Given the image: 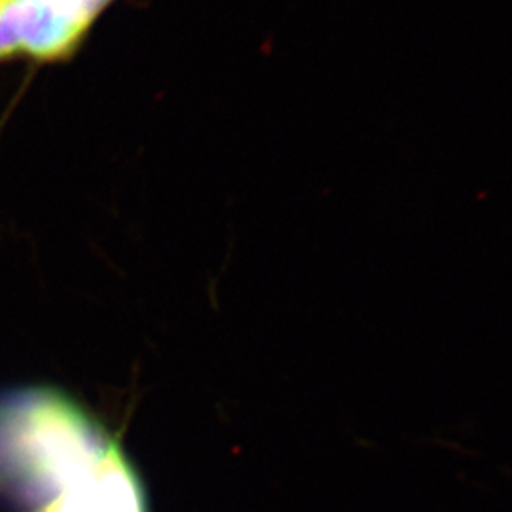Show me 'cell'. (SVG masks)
<instances>
[{"mask_svg":"<svg viewBox=\"0 0 512 512\" xmlns=\"http://www.w3.org/2000/svg\"><path fill=\"white\" fill-rule=\"evenodd\" d=\"M0 506L7 512H151L120 441L54 387L0 392Z\"/></svg>","mask_w":512,"mask_h":512,"instance_id":"cell-1","label":"cell"},{"mask_svg":"<svg viewBox=\"0 0 512 512\" xmlns=\"http://www.w3.org/2000/svg\"><path fill=\"white\" fill-rule=\"evenodd\" d=\"M113 0H2L0 63L63 62L77 54Z\"/></svg>","mask_w":512,"mask_h":512,"instance_id":"cell-2","label":"cell"}]
</instances>
